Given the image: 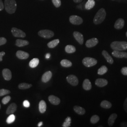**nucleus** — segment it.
<instances>
[{
  "label": "nucleus",
  "mask_w": 127,
  "mask_h": 127,
  "mask_svg": "<svg viewBox=\"0 0 127 127\" xmlns=\"http://www.w3.org/2000/svg\"><path fill=\"white\" fill-rule=\"evenodd\" d=\"M4 8L7 13L10 14L15 12L17 5L15 0H5Z\"/></svg>",
  "instance_id": "f257e3e1"
},
{
  "label": "nucleus",
  "mask_w": 127,
  "mask_h": 127,
  "mask_svg": "<svg viewBox=\"0 0 127 127\" xmlns=\"http://www.w3.org/2000/svg\"><path fill=\"white\" fill-rule=\"evenodd\" d=\"M111 48L114 50L123 51L127 50V42L114 41L111 44Z\"/></svg>",
  "instance_id": "f03ea898"
},
{
  "label": "nucleus",
  "mask_w": 127,
  "mask_h": 127,
  "mask_svg": "<svg viewBox=\"0 0 127 127\" xmlns=\"http://www.w3.org/2000/svg\"><path fill=\"white\" fill-rule=\"evenodd\" d=\"M106 16V12L104 9L102 8L99 9L95 14L93 19V22L95 25H98L104 21Z\"/></svg>",
  "instance_id": "7ed1b4c3"
},
{
  "label": "nucleus",
  "mask_w": 127,
  "mask_h": 127,
  "mask_svg": "<svg viewBox=\"0 0 127 127\" xmlns=\"http://www.w3.org/2000/svg\"><path fill=\"white\" fill-rule=\"evenodd\" d=\"M82 64L87 67H90L95 65L97 63V60L94 58L86 57L82 60Z\"/></svg>",
  "instance_id": "20e7f679"
},
{
  "label": "nucleus",
  "mask_w": 127,
  "mask_h": 127,
  "mask_svg": "<svg viewBox=\"0 0 127 127\" xmlns=\"http://www.w3.org/2000/svg\"><path fill=\"white\" fill-rule=\"evenodd\" d=\"M38 35L45 39H50L54 36V33L50 30H41L38 32Z\"/></svg>",
  "instance_id": "39448f33"
},
{
  "label": "nucleus",
  "mask_w": 127,
  "mask_h": 127,
  "mask_svg": "<svg viewBox=\"0 0 127 127\" xmlns=\"http://www.w3.org/2000/svg\"><path fill=\"white\" fill-rule=\"evenodd\" d=\"M70 23L74 25H79L83 22V19L82 18L76 15L71 16L69 18Z\"/></svg>",
  "instance_id": "423d86ee"
},
{
  "label": "nucleus",
  "mask_w": 127,
  "mask_h": 127,
  "mask_svg": "<svg viewBox=\"0 0 127 127\" xmlns=\"http://www.w3.org/2000/svg\"><path fill=\"white\" fill-rule=\"evenodd\" d=\"M11 32L14 36L15 37H21L24 38L26 36L25 32L22 30L18 29L16 27H13L11 29Z\"/></svg>",
  "instance_id": "0eeeda50"
},
{
  "label": "nucleus",
  "mask_w": 127,
  "mask_h": 127,
  "mask_svg": "<svg viewBox=\"0 0 127 127\" xmlns=\"http://www.w3.org/2000/svg\"><path fill=\"white\" fill-rule=\"evenodd\" d=\"M66 80L69 84L73 86H76L79 83L78 79L74 75H69L66 77Z\"/></svg>",
  "instance_id": "6e6552de"
},
{
  "label": "nucleus",
  "mask_w": 127,
  "mask_h": 127,
  "mask_svg": "<svg viewBox=\"0 0 127 127\" xmlns=\"http://www.w3.org/2000/svg\"><path fill=\"white\" fill-rule=\"evenodd\" d=\"M112 55L117 58H126L127 59V53L126 52H122L121 51L114 50L112 53Z\"/></svg>",
  "instance_id": "1a4fd4ad"
},
{
  "label": "nucleus",
  "mask_w": 127,
  "mask_h": 127,
  "mask_svg": "<svg viewBox=\"0 0 127 127\" xmlns=\"http://www.w3.org/2000/svg\"><path fill=\"white\" fill-rule=\"evenodd\" d=\"M98 43V40L96 38H93L87 40L86 42V46L87 48H92L96 45Z\"/></svg>",
  "instance_id": "9d476101"
},
{
  "label": "nucleus",
  "mask_w": 127,
  "mask_h": 127,
  "mask_svg": "<svg viewBox=\"0 0 127 127\" xmlns=\"http://www.w3.org/2000/svg\"><path fill=\"white\" fill-rule=\"evenodd\" d=\"M73 35L75 40L79 42V44H80L81 45L83 44L84 42V38L83 35L81 33H80V32L75 31L73 32Z\"/></svg>",
  "instance_id": "9b49d317"
},
{
  "label": "nucleus",
  "mask_w": 127,
  "mask_h": 127,
  "mask_svg": "<svg viewBox=\"0 0 127 127\" xmlns=\"http://www.w3.org/2000/svg\"><path fill=\"white\" fill-rule=\"evenodd\" d=\"M2 75L5 80L9 81L12 78V73L9 69L5 68L2 70Z\"/></svg>",
  "instance_id": "f8f14e48"
},
{
  "label": "nucleus",
  "mask_w": 127,
  "mask_h": 127,
  "mask_svg": "<svg viewBox=\"0 0 127 127\" xmlns=\"http://www.w3.org/2000/svg\"><path fill=\"white\" fill-rule=\"evenodd\" d=\"M16 56L19 59H26L29 58V54L24 51L18 50L16 52Z\"/></svg>",
  "instance_id": "ddd939ff"
},
{
  "label": "nucleus",
  "mask_w": 127,
  "mask_h": 127,
  "mask_svg": "<svg viewBox=\"0 0 127 127\" xmlns=\"http://www.w3.org/2000/svg\"><path fill=\"white\" fill-rule=\"evenodd\" d=\"M108 84V81L104 79L99 78L97 79L95 81V84L98 87H104L107 85Z\"/></svg>",
  "instance_id": "4468645a"
},
{
  "label": "nucleus",
  "mask_w": 127,
  "mask_h": 127,
  "mask_svg": "<svg viewBox=\"0 0 127 127\" xmlns=\"http://www.w3.org/2000/svg\"><path fill=\"white\" fill-rule=\"evenodd\" d=\"M52 76V73L51 71H47L44 73L41 78V81L44 83H46L50 81Z\"/></svg>",
  "instance_id": "2eb2a0df"
},
{
  "label": "nucleus",
  "mask_w": 127,
  "mask_h": 127,
  "mask_svg": "<svg viewBox=\"0 0 127 127\" xmlns=\"http://www.w3.org/2000/svg\"><path fill=\"white\" fill-rule=\"evenodd\" d=\"M49 101L51 104L55 105H59L60 103V99L59 97L54 95H50L48 97Z\"/></svg>",
  "instance_id": "dca6fc26"
},
{
  "label": "nucleus",
  "mask_w": 127,
  "mask_h": 127,
  "mask_svg": "<svg viewBox=\"0 0 127 127\" xmlns=\"http://www.w3.org/2000/svg\"><path fill=\"white\" fill-rule=\"evenodd\" d=\"M17 108V105L15 103H11V104L9 105V107L7 109L6 111V114H13L16 112Z\"/></svg>",
  "instance_id": "f3484780"
},
{
  "label": "nucleus",
  "mask_w": 127,
  "mask_h": 127,
  "mask_svg": "<svg viewBox=\"0 0 127 127\" xmlns=\"http://www.w3.org/2000/svg\"><path fill=\"white\" fill-rule=\"evenodd\" d=\"M102 54L108 63L111 64L114 63V60L111 57V56L109 55L107 51H106V50H104L102 52Z\"/></svg>",
  "instance_id": "a211bd4d"
},
{
  "label": "nucleus",
  "mask_w": 127,
  "mask_h": 127,
  "mask_svg": "<svg viewBox=\"0 0 127 127\" xmlns=\"http://www.w3.org/2000/svg\"><path fill=\"white\" fill-rule=\"evenodd\" d=\"M124 26V20L123 18H119L115 22L114 24V28L116 29H121Z\"/></svg>",
  "instance_id": "6ab92c4d"
},
{
  "label": "nucleus",
  "mask_w": 127,
  "mask_h": 127,
  "mask_svg": "<svg viewBox=\"0 0 127 127\" xmlns=\"http://www.w3.org/2000/svg\"><path fill=\"white\" fill-rule=\"evenodd\" d=\"M82 87L84 90L85 91H90L92 88V85L89 79H85L83 81L82 84Z\"/></svg>",
  "instance_id": "aec40b11"
},
{
  "label": "nucleus",
  "mask_w": 127,
  "mask_h": 127,
  "mask_svg": "<svg viewBox=\"0 0 127 127\" xmlns=\"http://www.w3.org/2000/svg\"><path fill=\"white\" fill-rule=\"evenodd\" d=\"M47 108V105L45 101L41 100L39 104V109L41 114H43L45 112Z\"/></svg>",
  "instance_id": "412c9836"
},
{
  "label": "nucleus",
  "mask_w": 127,
  "mask_h": 127,
  "mask_svg": "<svg viewBox=\"0 0 127 127\" xmlns=\"http://www.w3.org/2000/svg\"><path fill=\"white\" fill-rule=\"evenodd\" d=\"M73 110L76 113L79 115H83L86 112L85 110L83 107L78 105H75L73 107Z\"/></svg>",
  "instance_id": "4be33fe9"
},
{
  "label": "nucleus",
  "mask_w": 127,
  "mask_h": 127,
  "mask_svg": "<svg viewBox=\"0 0 127 127\" xmlns=\"http://www.w3.org/2000/svg\"><path fill=\"white\" fill-rule=\"evenodd\" d=\"M117 118V114H114V113L112 114L109 116V118L108 120V124L110 127H112L114 125L115 121Z\"/></svg>",
  "instance_id": "5701e85b"
},
{
  "label": "nucleus",
  "mask_w": 127,
  "mask_h": 127,
  "mask_svg": "<svg viewBox=\"0 0 127 127\" xmlns=\"http://www.w3.org/2000/svg\"><path fill=\"white\" fill-rule=\"evenodd\" d=\"M29 42L27 40H23L21 39H17L16 41V45L19 47L28 45Z\"/></svg>",
  "instance_id": "b1692460"
},
{
  "label": "nucleus",
  "mask_w": 127,
  "mask_h": 127,
  "mask_svg": "<svg viewBox=\"0 0 127 127\" xmlns=\"http://www.w3.org/2000/svg\"><path fill=\"white\" fill-rule=\"evenodd\" d=\"M95 5V1L94 0H88L85 5V8L87 10L92 9Z\"/></svg>",
  "instance_id": "393cba45"
},
{
  "label": "nucleus",
  "mask_w": 127,
  "mask_h": 127,
  "mask_svg": "<svg viewBox=\"0 0 127 127\" xmlns=\"http://www.w3.org/2000/svg\"><path fill=\"white\" fill-rule=\"evenodd\" d=\"M100 106L101 107L104 109H109L112 106V104L109 101L107 100H104L101 103Z\"/></svg>",
  "instance_id": "a878e982"
},
{
  "label": "nucleus",
  "mask_w": 127,
  "mask_h": 127,
  "mask_svg": "<svg viewBox=\"0 0 127 127\" xmlns=\"http://www.w3.org/2000/svg\"><path fill=\"white\" fill-rule=\"evenodd\" d=\"M65 51L66 53L69 54H71L74 53L76 51V48L74 46L71 45H68L65 47Z\"/></svg>",
  "instance_id": "bb28decb"
},
{
  "label": "nucleus",
  "mask_w": 127,
  "mask_h": 127,
  "mask_svg": "<svg viewBox=\"0 0 127 127\" xmlns=\"http://www.w3.org/2000/svg\"><path fill=\"white\" fill-rule=\"evenodd\" d=\"M39 63V59L37 58H34L31 60L29 62V66L31 68H35L37 66Z\"/></svg>",
  "instance_id": "cd10ccee"
},
{
  "label": "nucleus",
  "mask_w": 127,
  "mask_h": 127,
  "mask_svg": "<svg viewBox=\"0 0 127 127\" xmlns=\"http://www.w3.org/2000/svg\"><path fill=\"white\" fill-rule=\"evenodd\" d=\"M60 64L62 66L64 67H70L72 65V62L67 59H63L60 62Z\"/></svg>",
  "instance_id": "c85d7f7f"
},
{
  "label": "nucleus",
  "mask_w": 127,
  "mask_h": 127,
  "mask_svg": "<svg viewBox=\"0 0 127 127\" xmlns=\"http://www.w3.org/2000/svg\"><path fill=\"white\" fill-rule=\"evenodd\" d=\"M59 43V39H55V40H54L53 41L49 42L47 44V46L50 48H54L58 45Z\"/></svg>",
  "instance_id": "c756f323"
},
{
  "label": "nucleus",
  "mask_w": 127,
  "mask_h": 127,
  "mask_svg": "<svg viewBox=\"0 0 127 127\" xmlns=\"http://www.w3.org/2000/svg\"><path fill=\"white\" fill-rule=\"evenodd\" d=\"M32 86V84L27 83H21L18 85V88L20 90H26L30 88Z\"/></svg>",
  "instance_id": "7c9ffc66"
},
{
  "label": "nucleus",
  "mask_w": 127,
  "mask_h": 127,
  "mask_svg": "<svg viewBox=\"0 0 127 127\" xmlns=\"http://www.w3.org/2000/svg\"><path fill=\"white\" fill-rule=\"evenodd\" d=\"M108 71V68L105 65L102 66L97 71V73L99 75H103L105 73H107Z\"/></svg>",
  "instance_id": "2f4dec72"
},
{
  "label": "nucleus",
  "mask_w": 127,
  "mask_h": 127,
  "mask_svg": "<svg viewBox=\"0 0 127 127\" xmlns=\"http://www.w3.org/2000/svg\"><path fill=\"white\" fill-rule=\"evenodd\" d=\"M71 118L70 117H67L65 119V121L62 125V127H69L71 126Z\"/></svg>",
  "instance_id": "473e14b6"
},
{
  "label": "nucleus",
  "mask_w": 127,
  "mask_h": 127,
  "mask_svg": "<svg viewBox=\"0 0 127 127\" xmlns=\"http://www.w3.org/2000/svg\"><path fill=\"white\" fill-rule=\"evenodd\" d=\"M100 118L97 115H94L92 116L91 118V123L92 124H95L99 121Z\"/></svg>",
  "instance_id": "72a5a7b5"
},
{
  "label": "nucleus",
  "mask_w": 127,
  "mask_h": 127,
  "mask_svg": "<svg viewBox=\"0 0 127 127\" xmlns=\"http://www.w3.org/2000/svg\"><path fill=\"white\" fill-rule=\"evenodd\" d=\"M15 120V116L14 114H10L9 116L7 119L6 122L8 124H11L13 123L14 121Z\"/></svg>",
  "instance_id": "f704fd0d"
},
{
  "label": "nucleus",
  "mask_w": 127,
  "mask_h": 127,
  "mask_svg": "<svg viewBox=\"0 0 127 127\" xmlns=\"http://www.w3.org/2000/svg\"><path fill=\"white\" fill-rule=\"evenodd\" d=\"M10 93V91L9 90L5 89H1L0 90V96L9 94Z\"/></svg>",
  "instance_id": "c9c22d12"
},
{
  "label": "nucleus",
  "mask_w": 127,
  "mask_h": 127,
  "mask_svg": "<svg viewBox=\"0 0 127 127\" xmlns=\"http://www.w3.org/2000/svg\"><path fill=\"white\" fill-rule=\"evenodd\" d=\"M10 99H11V97L10 96H9V95L6 96L4 97L1 100L2 103L4 104H7L9 102Z\"/></svg>",
  "instance_id": "e433bc0d"
},
{
  "label": "nucleus",
  "mask_w": 127,
  "mask_h": 127,
  "mask_svg": "<svg viewBox=\"0 0 127 127\" xmlns=\"http://www.w3.org/2000/svg\"><path fill=\"white\" fill-rule=\"evenodd\" d=\"M52 1L53 4L56 8H59L61 5V2L60 0H52Z\"/></svg>",
  "instance_id": "4c0bfd02"
},
{
  "label": "nucleus",
  "mask_w": 127,
  "mask_h": 127,
  "mask_svg": "<svg viewBox=\"0 0 127 127\" xmlns=\"http://www.w3.org/2000/svg\"><path fill=\"white\" fill-rule=\"evenodd\" d=\"M7 42V40L4 37H0V46L4 45Z\"/></svg>",
  "instance_id": "58836bf2"
},
{
  "label": "nucleus",
  "mask_w": 127,
  "mask_h": 127,
  "mask_svg": "<svg viewBox=\"0 0 127 127\" xmlns=\"http://www.w3.org/2000/svg\"><path fill=\"white\" fill-rule=\"evenodd\" d=\"M121 73L123 75L127 76V67H124L122 68Z\"/></svg>",
  "instance_id": "ea45409f"
},
{
  "label": "nucleus",
  "mask_w": 127,
  "mask_h": 127,
  "mask_svg": "<svg viewBox=\"0 0 127 127\" xmlns=\"http://www.w3.org/2000/svg\"><path fill=\"white\" fill-rule=\"evenodd\" d=\"M23 105L26 107H29L30 106V103L28 100H25L23 102Z\"/></svg>",
  "instance_id": "a19ab883"
},
{
  "label": "nucleus",
  "mask_w": 127,
  "mask_h": 127,
  "mask_svg": "<svg viewBox=\"0 0 127 127\" xmlns=\"http://www.w3.org/2000/svg\"><path fill=\"white\" fill-rule=\"evenodd\" d=\"M123 107H124V109L125 110V112L127 113V97L124 101V103L123 104Z\"/></svg>",
  "instance_id": "79ce46f5"
},
{
  "label": "nucleus",
  "mask_w": 127,
  "mask_h": 127,
  "mask_svg": "<svg viewBox=\"0 0 127 127\" xmlns=\"http://www.w3.org/2000/svg\"><path fill=\"white\" fill-rule=\"evenodd\" d=\"M4 8V5L3 3L2 0H0V11L2 10Z\"/></svg>",
  "instance_id": "37998d69"
},
{
  "label": "nucleus",
  "mask_w": 127,
  "mask_h": 127,
  "mask_svg": "<svg viewBox=\"0 0 127 127\" xmlns=\"http://www.w3.org/2000/svg\"><path fill=\"white\" fill-rule=\"evenodd\" d=\"M5 55V53L4 51H2L0 52V62L2 61V57Z\"/></svg>",
  "instance_id": "c03bdc74"
},
{
  "label": "nucleus",
  "mask_w": 127,
  "mask_h": 127,
  "mask_svg": "<svg viewBox=\"0 0 127 127\" xmlns=\"http://www.w3.org/2000/svg\"><path fill=\"white\" fill-rule=\"evenodd\" d=\"M120 126L121 127H127V122H124L121 123L120 124Z\"/></svg>",
  "instance_id": "a18cd8bd"
},
{
  "label": "nucleus",
  "mask_w": 127,
  "mask_h": 127,
  "mask_svg": "<svg viewBox=\"0 0 127 127\" xmlns=\"http://www.w3.org/2000/svg\"><path fill=\"white\" fill-rule=\"evenodd\" d=\"M73 0L75 3H80L82 1V0Z\"/></svg>",
  "instance_id": "49530a36"
},
{
  "label": "nucleus",
  "mask_w": 127,
  "mask_h": 127,
  "mask_svg": "<svg viewBox=\"0 0 127 127\" xmlns=\"http://www.w3.org/2000/svg\"><path fill=\"white\" fill-rule=\"evenodd\" d=\"M50 53H47L46 55V59H49L50 58Z\"/></svg>",
  "instance_id": "de8ad7c7"
},
{
  "label": "nucleus",
  "mask_w": 127,
  "mask_h": 127,
  "mask_svg": "<svg viewBox=\"0 0 127 127\" xmlns=\"http://www.w3.org/2000/svg\"><path fill=\"white\" fill-rule=\"evenodd\" d=\"M42 124H43V123H42V122H40V123H38V127H41V126L42 125Z\"/></svg>",
  "instance_id": "09e8293b"
},
{
  "label": "nucleus",
  "mask_w": 127,
  "mask_h": 127,
  "mask_svg": "<svg viewBox=\"0 0 127 127\" xmlns=\"http://www.w3.org/2000/svg\"><path fill=\"white\" fill-rule=\"evenodd\" d=\"M126 36L127 37V32H126Z\"/></svg>",
  "instance_id": "8fccbe9b"
},
{
  "label": "nucleus",
  "mask_w": 127,
  "mask_h": 127,
  "mask_svg": "<svg viewBox=\"0 0 127 127\" xmlns=\"http://www.w3.org/2000/svg\"><path fill=\"white\" fill-rule=\"evenodd\" d=\"M98 127H103V126H98Z\"/></svg>",
  "instance_id": "3c124183"
},
{
  "label": "nucleus",
  "mask_w": 127,
  "mask_h": 127,
  "mask_svg": "<svg viewBox=\"0 0 127 127\" xmlns=\"http://www.w3.org/2000/svg\"><path fill=\"white\" fill-rule=\"evenodd\" d=\"M0 108H1V105L0 104Z\"/></svg>",
  "instance_id": "603ef678"
},
{
  "label": "nucleus",
  "mask_w": 127,
  "mask_h": 127,
  "mask_svg": "<svg viewBox=\"0 0 127 127\" xmlns=\"http://www.w3.org/2000/svg\"></svg>",
  "instance_id": "864d4df0"
}]
</instances>
